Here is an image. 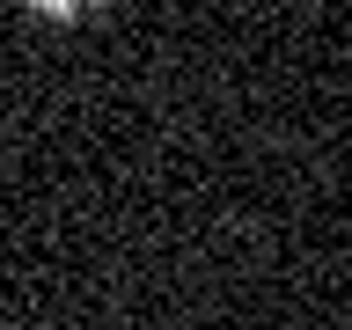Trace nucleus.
I'll return each mask as SVG.
<instances>
[{"instance_id":"f257e3e1","label":"nucleus","mask_w":352,"mask_h":330,"mask_svg":"<svg viewBox=\"0 0 352 330\" xmlns=\"http://www.w3.org/2000/svg\"><path fill=\"white\" fill-rule=\"evenodd\" d=\"M44 8H66V0H44Z\"/></svg>"}]
</instances>
